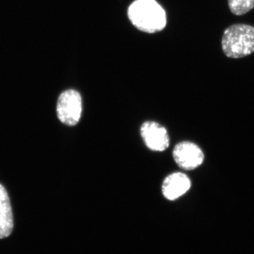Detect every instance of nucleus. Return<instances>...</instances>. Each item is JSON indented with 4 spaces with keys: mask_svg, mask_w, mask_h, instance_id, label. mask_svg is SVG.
<instances>
[{
    "mask_svg": "<svg viewBox=\"0 0 254 254\" xmlns=\"http://www.w3.org/2000/svg\"><path fill=\"white\" fill-rule=\"evenodd\" d=\"M224 54L232 59L245 58L254 53V27L237 23L226 28L222 38Z\"/></svg>",
    "mask_w": 254,
    "mask_h": 254,
    "instance_id": "f03ea898",
    "label": "nucleus"
},
{
    "mask_svg": "<svg viewBox=\"0 0 254 254\" xmlns=\"http://www.w3.org/2000/svg\"><path fill=\"white\" fill-rule=\"evenodd\" d=\"M14 217L9 194L0 184V240L6 238L12 233Z\"/></svg>",
    "mask_w": 254,
    "mask_h": 254,
    "instance_id": "0eeeda50",
    "label": "nucleus"
},
{
    "mask_svg": "<svg viewBox=\"0 0 254 254\" xmlns=\"http://www.w3.org/2000/svg\"><path fill=\"white\" fill-rule=\"evenodd\" d=\"M141 134L145 144L153 151H164L170 145V137L166 128L155 122L143 123L141 127Z\"/></svg>",
    "mask_w": 254,
    "mask_h": 254,
    "instance_id": "39448f33",
    "label": "nucleus"
},
{
    "mask_svg": "<svg viewBox=\"0 0 254 254\" xmlns=\"http://www.w3.org/2000/svg\"><path fill=\"white\" fill-rule=\"evenodd\" d=\"M229 7L232 14L242 16L254 8V0H228Z\"/></svg>",
    "mask_w": 254,
    "mask_h": 254,
    "instance_id": "6e6552de",
    "label": "nucleus"
},
{
    "mask_svg": "<svg viewBox=\"0 0 254 254\" xmlns=\"http://www.w3.org/2000/svg\"><path fill=\"white\" fill-rule=\"evenodd\" d=\"M128 16L135 27L146 33L161 31L166 25L165 10L155 0H136L128 8Z\"/></svg>",
    "mask_w": 254,
    "mask_h": 254,
    "instance_id": "f257e3e1",
    "label": "nucleus"
},
{
    "mask_svg": "<svg viewBox=\"0 0 254 254\" xmlns=\"http://www.w3.org/2000/svg\"><path fill=\"white\" fill-rule=\"evenodd\" d=\"M190 186V180L185 174L175 173L165 179L162 185V192L167 199L175 200L186 193Z\"/></svg>",
    "mask_w": 254,
    "mask_h": 254,
    "instance_id": "423d86ee",
    "label": "nucleus"
},
{
    "mask_svg": "<svg viewBox=\"0 0 254 254\" xmlns=\"http://www.w3.org/2000/svg\"><path fill=\"white\" fill-rule=\"evenodd\" d=\"M81 113L82 98L78 91L70 89L61 93L57 104V114L62 123L75 126L79 122Z\"/></svg>",
    "mask_w": 254,
    "mask_h": 254,
    "instance_id": "7ed1b4c3",
    "label": "nucleus"
},
{
    "mask_svg": "<svg viewBox=\"0 0 254 254\" xmlns=\"http://www.w3.org/2000/svg\"><path fill=\"white\" fill-rule=\"evenodd\" d=\"M173 158L180 168L191 170L198 168L203 163L204 154L195 143L184 141L175 145Z\"/></svg>",
    "mask_w": 254,
    "mask_h": 254,
    "instance_id": "20e7f679",
    "label": "nucleus"
}]
</instances>
